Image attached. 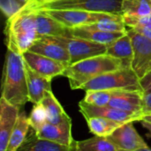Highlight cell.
Here are the masks:
<instances>
[{"label": "cell", "instance_id": "obj_8", "mask_svg": "<svg viewBox=\"0 0 151 151\" xmlns=\"http://www.w3.org/2000/svg\"><path fill=\"white\" fill-rule=\"evenodd\" d=\"M63 46H65L70 53V65L81 61L82 60L105 54L108 45L88 41L79 37L54 36Z\"/></svg>", "mask_w": 151, "mask_h": 151}, {"label": "cell", "instance_id": "obj_17", "mask_svg": "<svg viewBox=\"0 0 151 151\" xmlns=\"http://www.w3.org/2000/svg\"><path fill=\"white\" fill-rule=\"evenodd\" d=\"M35 11L38 38L42 36H72L71 28L65 26L40 11Z\"/></svg>", "mask_w": 151, "mask_h": 151}, {"label": "cell", "instance_id": "obj_24", "mask_svg": "<svg viewBox=\"0 0 151 151\" xmlns=\"http://www.w3.org/2000/svg\"><path fill=\"white\" fill-rule=\"evenodd\" d=\"M76 151H118L106 137L95 135L88 140L75 142Z\"/></svg>", "mask_w": 151, "mask_h": 151}, {"label": "cell", "instance_id": "obj_4", "mask_svg": "<svg viewBox=\"0 0 151 151\" xmlns=\"http://www.w3.org/2000/svg\"><path fill=\"white\" fill-rule=\"evenodd\" d=\"M89 90H132L143 91L141 80L132 68H122L100 75L83 85L81 88Z\"/></svg>", "mask_w": 151, "mask_h": 151}, {"label": "cell", "instance_id": "obj_1", "mask_svg": "<svg viewBox=\"0 0 151 151\" xmlns=\"http://www.w3.org/2000/svg\"><path fill=\"white\" fill-rule=\"evenodd\" d=\"M2 98L19 109L29 101L25 61L22 55L9 49L4 63Z\"/></svg>", "mask_w": 151, "mask_h": 151}, {"label": "cell", "instance_id": "obj_6", "mask_svg": "<svg viewBox=\"0 0 151 151\" xmlns=\"http://www.w3.org/2000/svg\"><path fill=\"white\" fill-rule=\"evenodd\" d=\"M122 1L123 0H57L44 3L32 10L65 9L111 12L122 15Z\"/></svg>", "mask_w": 151, "mask_h": 151}, {"label": "cell", "instance_id": "obj_35", "mask_svg": "<svg viewBox=\"0 0 151 151\" xmlns=\"http://www.w3.org/2000/svg\"><path fill=\"white\" fill-rule=\"evenodd\" d=\"M140 122H141L142 125L145 129H147L148 132H149V133H147L146 136H147L148 138L151 139V122L146 121V120H143V119H142Z\"/></svg>", "mask_w": 151, "mask_h": 151}, {"label": "cell", "instance_id": "obj_25", "mask_svg": "<svg viewBox=\"0 0 151 151\" xmlns=\"http://www.w3.org/2000/svg\"><path fill=\"white\" fill-rule=\"evenodd\" d=\"M122 14L131 16L151 14V0H123Z\"/></svg>", "mask_w": 151, "mask_h": 151}, {"label": "cell", "instance_id": "obj_39", "mask_svg": "<svg viewBox=\"0 0 151 151\" xmlns=\"http://www.w3.org/2000/svg\"><path fill=\"white\" fill-rule=\"evenodd\" d=\"M75 151H76V149H75Z\"/></svg>", "mask_w": 151, "mask_h": 151}, {"label": "cell", "instance_id": "obj_10", "mask_svg": "<svg viewBox=\"0 0 151 151\" xmlns=\"http://www.w3.org/2000/svg\"><path fill=\"white\" fill-rule=\"evenodd\" d=\"M79 107H80V112L82 114L84 118L90 117H102L121 124L141 121L143 116L142 114L140 113H131L110 106H104V107L94 106L91 104H88L83 101H80Z\"/></svg>", "mask_w": 151, "mask_h": 151}, {"label": "cell", "instance_id": "obj_32", "mask_svg": "<svg viewBox=\"0 0 151 151\" xmlns=\"http://www.w3.org/2000/svg\"><path fill=\"white\" fill-rule=\"evenodd\" d=\"M133 29L139 32L140 34L145 36L146 37H148L149 39L151 40V25H149V26H139V27L134 28Z\"/></svg>", "mask_w": 151, "mask_h": 151}, {"label": "cell", "instance_id": "obj_20", "mask_svg": "<svg viewBox=\"0 0 151 151\" xmlns=\"http://www.w3.org/2000/svg\"><path fill=\"white\" fill-rule=\"evenodd\" d=\"M106 54L120 59L127 68H131V62L134 58V48L130 36L127 34L117 39L108 45Z\"/></svg>", "mask_w": 151, "mask_h": 151}, {"label": "cell", "instance_id": "obj_14", "mask_svg": "<svg viewBox=\"0 0 151 151\" xmlns=\"http://www.w3.org/2000/svg\"><path fill=\"white\" fill-rule=\"evenodd\" d=\"M19 108L9 103L4 98L0 100V151L6 148L19 115Z\"/></svg>", "mask_w": 151, "mask_h": 151}, {"label": "cell", "instance_id": "obj_34", "mask_svg": "<svg viewBox=\"0 0 151 151\" xmlns=\"http://www.w3.org/2000/svg\"><path fill=\"white\" fill-rule=\"evenodd\" d=\"M141 85L143 91L151 90V72L141 79Z\"/></svg>", "mask_w": 151, "mask_h": 151}, {"label": "cell", "instance_id": "obj_12", "mask_svg": "<svg viewBox=\"0 0 151 151\" xmlns=\"http://www.w3.org/2000/svg\"><path fill=\"white\" fill-rule=\"evenodd\" d=\"M28 51L51 58L66 66H69L71 63L69 52L54 36H42L37 38Z\"/></svg>", "mask_w": 151, "mask_h": 151}, {"label": "cell", "instance_id": "obj_19", "mask_svg": "<svg viewBox=\"0 0 151 151\" xmlns=\"http://www.w3.org/2000/svg\"><path fill=\"white\" fill-rule=\"evenodd\" d=\"M127 32H105L91 29L84 26L71 28V35L73 37H79L88 41L109 45L117 39L125 36Z\"/></svg>", "mask_w": 151, "mask_h": 151}, {"label": "cell", "instance_id": "obj_38", "mask_svg": "<svg viewBox=\"0 0 151 151\" xmlns=\"http://www.w3.org/2000/svg\"><path fill=\"white\" fill-rule=\"evenodd\" d=\"M19 1H21L22 3H24V4H27L29 0H19Z\"/></svg>", "mask_w": 151, "mask_h": 151}, {"label": "cell", "instance_id": "obj_29", "mask_svg": "<svg viewBox=\"0 0 151 151\" xmlns=\"http://www.w3.org/2000/svg\"><path fill=\"white\" fill-rule=\"evenodd\" d=\"M26 4L22 3L19 0H0V7L4 15L10 19L17 12H19Z\"/></svg>", "mask_w": 151, "mask_h": 151}, {"label": "cell", "instance_id": "obj_22", "mask_svg": "<svg viewBox=\"0 0 151 151\" xmlns=\"http://www.w3.org/2000/svg\"><path fill=\"white\" fill-rule=\"evenodd\" d=\"M30 125L25 112H19L18 120L11 134L6 151H16L22 144L29 131Z\"/></svg>", "mask_w": 151, "mask_h": 151}, {"label": "cell", "instance_id": "obj_2", "mask_svg": "<svg viewBox=\"0 0 151 151\" xmlns=\"http://www.w3.org/2000/svg\"><path fill=\"white\" fill-rule=\"evenodd\" d=\"M122 68H127L122 60L105 53L90 57L67 66L62 76L68 78L71 89L77 90L100 75Z\"/></svg>", "mask_w": 151, "mask_h": 151}, {"label": "cell", "instance_id": "obj_16", "mask_svg": "<svg viewBox=\"0 0 151 151\" xmlns=\"http://www.w3.org/2000/svg\"><path fill=\"white\" fill-rule=\"evenodd\" d=\"M25 69L27 73V90L29 101L37 104L41 103L45 96V93L51 91V79L50 77H43L32 69H30L25 62Z\"/></svg>", "mask_w": 151, "mask_h": 151}, {"label": "cell", "instance_id": "obj_28", "mask_svg": "<svg viewBox=\"0 0 151 151\" xmlns=\"http://www.w3.org/2000/svg\"><path fill=\"white\" fill-rule=\"evenodd\" d=\"M28 121L30 126L35 131H39L48 121H47V113L45 108L42 103L34 104L32 111L28 117Z\"/></svg>", "mask_w": 151, "mask_h": 151}, {"label": "cell", "instance_id": "obj_21", "mask_svg": "<svg viewBox=\"0 0 151 151\" xmlns=\"http://www.w3.org/2000/svg\"><path fill=\"white\" fill-rule=\"evenodd\" d=\"M41 103L45 108L47 113V121L49 123L58 125L70 118L53 94L52 91H49L45 93V96Z\"/></svg>", "mask_w": 151, "mask_h": 151}, {"label": "cell", "instance_id": "obj_23", "mask_svg": "<svg viewBox=\"0 0 151 151\" xmlns=\"http://www.w3.org/2000/svg\"><path fill=\"white\" fill-rule=\"evenodd\" d=\"M89 131L100 137H107L111 134L117 128H119L123 124L102 117H85Z\"/></svg>", "mask_w": 151, "mask_h": 151}, {"label": "cell", "instance_id": "obj_36", "mask_svg": "<svg viewBox=\"0 0 151 151\" xmlns=\"http://www.w3.org/2000/svg\"><path fill=\"white\" fill-rule=\"evenodd\" d=\"M143 120H146V121H149V122H151V113H149V114H145L142 116V118ZM141 119V120H142Z\"/></svg>", "mask_w": 151, "mask_h": 151}, {"label": "cell", "instance_id": "obj_37", "mask_svg": "<svg viewBox=\"0 0 151 151\" xmlns=\"http://www.w3.org/2000/svg\"><path fill=\"white\" fill-rule=\"evenodd\" d=\"M135 151H151V149L150 148V147H148V148L141 149V150H135Z\"/></svg>", "mask_w": 151, "mask_h": 151}, {"label": "cell", "instance_id": "obj_27", "mask_svg": "<svg viewBox=\"0 0 151 151\" xmlns=\"http://www.w3.org/2000/svg\"><path fill=\"white\" fill-rule=\"evenodd\" d=\"M83 26L91 29L101 30L105 32H127V26L125 25L123 20H103Z\"/></svg>", "mask_w": 151, "mask_h": 151}, {"label": "cell", "instance_id": "obj_7", "mask_svg": "<svg viewBox=\"0 0 151 151\" xmlns=\"http://www.w3.org/2000/svg\"><path fill=\"white\" fill-rule=\"evenodd\" d=\"M127 32L131 37L134 48L131 68L141 80L151 72V40L133 28Z\"/></svg>", "mask_w": 151, "mask_h": 151}, {"label": "cell", "instance_id": "obj_3", "mask_svg": "<svg viewBox=\"0 0 151 151\" xmlns=\"http://www.w3.org/2000/svg\"><path fill=\"white\" fill-rule=\"evenodd\" d=\"M5 33L7 49L20 55L28 51L38 38L35 11L22 8L15 15L7 19Z\"/></svg>", "mask_w": 151, "mask_h": 151}, {"label": "cell", "instance_id": "obj_31", "mask_svg": "<svg viewBox=\"0 0 151 151\" xmlns=\"http://www.w3.org/2000/svg\"><path fill=\"white\" fill-rule=\"evenodd\" d=\"M151 113V90L143 91V107L142 114Z\"/></svg>", "mask_w": 151, "mask_h": 151}, {"label": "cell", "instance_id": "obj_40", "mask_svg": "<svg viewBox=\"0 0 151 151\" xmlns=\"http://www.w3.org/2000/svg\"><path fill=\"white\" fill-rule=\"evenodd\" d=\"M74 151H75V150H74Z\"/></svg>", "mask_w": 151, "mask_h": 151}, {"label": "cell", "instance_id": "obj_9", "mask_svg": "<svg viewBox=\"0 0 151 151\" xmlns=\"http://www.w3.org/2000/svg\"><path fill=\"white\" fill-rule=\"evenodd\" d=\"M106 138L118 151H135L149 147L134 128V122L123 124Z\"/></svg>", "mask_w": 151, "mask_h": 151}, {"label": "cell", "instance_id": "obj_15", "mask_svg": "<svg viewBox=\"0 0 151 151\" xmlns=\"http://www.w3.org/2000/svg\"><path fill=\"white\" fill-rule=\"evenodd\" d=\"M36 133L41 139L48 140L68 147L72 146L75 142L72 135L71 118L58 125L47 122L39 131L36 132Z\"/></svg>", "mask_w": 151, "mask_h": 151}, {"label": "cell", "instance_id": "obj_13", "mask_svg": "<svg viewBox=\"0 0 151 151\" xmlns=\"http://www.w3.org/2000/svg\"><path fill=\"white\" fill-rule=\"evenodd\" d=\"M108 106L131 113L142 114L143 91L113 90Z\"/></svg>", "mask_w": 151, "mask_h": 151}, {"label": "cell", "instance_id": "obj_11", "mask_svg": "<svg viewBox=\"0 0 151 151\" xmlns=\"http://www.w3.org/2000/svg\"><path fill=\"white\" fill-rule=\"evenodd\" d=\"M26 64L36 73L50 78L57 76H62L64 70L67 67L65 64L46 57L44 55L27 51L22 54Z\"/></svg>", "mask_w": 151, "mask_h": 151}, {"label": "cell", "instance_id": "obj_18", "mask_svg": "<svg viewBox=\"0 0 151 151\" xmlns=\"http://www.w3.org/2000/svg\"><path fill=\"white\" fill-rule=\"evenodd\" d=\"M75 142L72 146L61 145L38 137L36 132L30 126L26 139L16 151H74Z\"/></svg>", "mask_w": 151, "mask_h": 151}, {"label": "cell", "instance_id": "obj_33", "mask_svg": "<svg viewBox=\"0 0 151 151\" xmlns=\"http://www.w3.org/2000/svg\"><path fill=\"white\" fill-rule=\"evenodd\" d=\"M52 1H57V0H29L26 5L23 8H27V9H34L44 3H48V2H52Z\"/></svg>", "mask_w": 151, "mask_h": 151}, {"label": "cell", "instance_id": "obj_5", "mask_svg": "<svg viewBox=\"0 0 151 151\" xmlns=\"http://www.w3.org/2000/svg\"><path fill=\"white\" fill-rule=\"evenodd\" d=\"M32 10V9H31ZM40 11L68 28L80 27L88 25L103 20H123L121 14L101 12H88L79 10H65V9H39Z\"/></svg>", "mask_w": 151, "mask_h": 151}, {"label": "cell", "instance_id": "obj_30", "mask_svg": "<svg viewBox=\"0 0 151 151\" xmlns=\"http://www.w3.org/2000/svg\"><path fill=\"white\" fill-rule=\"evenodd\" d=\"M123 22L126 26L130 28H134L139 26H149L151 25V14L144 16H131L127 14H122Z\"/></svg>", "mask_w": 151, "mask_h": 151}, {"label": "cell", "instance_id": "obj_26", "mask_svg": "<svg viewBox=\"0 0 151 151\" xmlns=\"http://www.w3.org/2000/svg\"><path fill=\"white\" fill-rule=\"evenodd\" d=\"M111 95V90H89L86 91L85 97L82 101L94 106L104 107L109 105Z\"/></svg>", "mask_w": 151, "mask_h": 151}]
</instances>
